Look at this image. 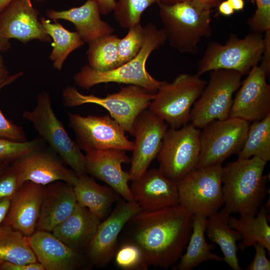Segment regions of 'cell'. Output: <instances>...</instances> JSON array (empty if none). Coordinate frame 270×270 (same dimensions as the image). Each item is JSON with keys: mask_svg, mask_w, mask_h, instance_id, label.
<instances>
[{"mask_svg": "<svg viewBox=\"0 0 270 270\" xmlns=\"http://www.w3.org/2000/svg\"><path fill=\"white\" fill-rule=\"evenodd\" d=\"M255 254L253 260L246 266L248 270H270V261L266 256V248L262 244L256 243L253 245Z\"/></svg>", "mask_w": 270, "mask_h": 270, "instance_id": "obj_41", "label": "cell"}, {"mask_svg": "<svg viewBox=\"0 0 270 270\" xmlns=\"http://www.w3.org/2000/svg\"><path fill=\"white\" fill-rule=\"evenodd\" d=\"M36 262L28 237L10 226L2 224L0 226V264Z\"/></svg>", "mask_w": 270, "mask_h": 270, "instance_id": "obj_30", "label": "cell"}, {"mask_svg": "<svg viewBox=\"0 0 270 270\" xmlns=\"http://www.w3.org/2000/svg\"><path fill=\"white\" fill-rule=\"evenodd\" d=\"M50 148L44 146L26 154L11 163L16 170L20 186L25 182L46 186L56 181H63L74 186L78 176L64 166Z\"/></svg>", "mask_w": 270, "mask_h": 270, "instance_id": "obj_17", "label": "cell"}, {"mask_svg": "<svg viewBox=\"0 0 270 270\" xmlns=\"http://www.w3.org/2000/svg\"><path fill=\"white\" fill-rule=\"evenodd\" d=\"M22 118L29 122L42 138L78 176L86 174L85 156L57 118L49 93L42 91L37 96L32 110H26Z\"/></svg>", "mask_w": 270, "mask_h": 270, "instance_id": "obj_5", "label": "cell"}, {"mask_svg": "<svg viewBox=\"0 0 270 270\" xmlns=\"http://www.w3.org/2000/svg\"><path fill=\"white\" fill-rule=\"evenodd\" d=\"M31 0H14L0 12V35L23 43L33 40L50 42L51 38L38 18Z\"/></svg>", "mask_w": 270, "mask_h": 270, "instance_id": "obj_19", "label": "cell"}, {"mask_svg": "<svg viewBox=\"0 0 270 270\" xmlns=\"http://www.w3.org/2000/svg\"><path fill=\"white\" fill-rule=\"evenodd\" d=\"M242 75L230 70L211 71L208 83L194 103L190 121L198 128H202L214 120L229 117L232 96L242 84Z\"/></svg>", "mask_w": 270, "mask_h": 270, "instance_id": "obj_10", "label": "cell"}, {"mask_svg": "<svg viewBox=\"0 0 270 270\" xmlns=\"http://www.w3.org/2000/svg\"><path fill=\"white\" fill-rule=\"evenodd\" d=\"M156 0H118L114 9V17L123 28L140 23L142 15Z\"/></svg>", "mask_w": 270, "mask_h": 270, "instance_id": "obj_34", "label": "cell"}, {"mask_svg": "<svg viewBox=\"0 0 270 270\" xmlns=\"http://www.w3.org/2000/svg\"><path fill=\"white\" fill-rule=\"evenodd\" d=\"M44 186L30 181L24 182L12 196L3 222L29 236L36 230Z\"/></svg>", "mask_w": 270, "mask_h": 270, "instance_id": "obj_22", "label": "cell"}, {"mask_svg": "<svg viewBox=\"0 0 270 270\" xmlns=\"http://www.w3.org/2000/svg\"><path fill=\"white\" fill-rule=\"evenodd\" d=\"M11 163L7 160H0V173L8 166Z\"/></svg>", "mask_w": 270, "mask_h": 270, "instance_id": "obj_52", "label": "cell"}, {"mask_svg": "<svg viewBox=\"0 0 270 270\" xmlns=\"http://www.w3.org/2000/svg\"><path fill=\"white\" fill-rule=\"evenodd\" d=\"M201 6L211 10L214 7L218 6L222 0H192Z\"/></svg>", "mask_w": 270, "mask_h": 270, "instance_id": "obj_48", "label": "cell"}, {"mask_svg": "<svg viewBox=\"0 0 270 270\" xmlns=\"http://www.w3.org/2000/svg\"><path fill=\"white\" fill-rule=\"evenodd\" d=\"M12 197L0 198V226L3 224L8 214Z\"/></svg>", "mask_w": 270, "mask_h": 270, "instance_id": "obj_46", "label": "cell"}, {"mask_svg": "<svg viewBox=\"0 0 270 270\" xmlns=\"http://www.w3.org/2000/svg\"><path fill=\"white\" fill-rule=\"evenodd\" d=\"M206 218L202 215H193L192 232L186 252L180 258V262L174 266V269L190 270L206 261L223 260L222 258L212 252L216 248L214 243L208 244L206 241L204 234Z\"/></svg>", "mask_w": 270, "mask_h": 270, "instance_id": "obj_28", "label": "cell"}, {"mask_svg": "<svg viewBox=\"0 0 270 270\" xmlns=\"http://www.w3.org/2000/svg\"><path fill=\"white\" fill-rule=\"evenodd\" d=\"M230 214L224 208L206 218V232L210 240L219 246L223 260L232 270H241L237 252V242L242 238L237 230L229 224Z\"/></svg>", "mask_w": 270, "mask_h": 270, "instance_id": "obj_27", "label": "cell"}, {"mask_svg": "<svg viewBox=\"0 0 270 270\" xmlns=\"http://www.w3.org/2000/svg\"><path fill=\"white\" fill-rule=\"evenodd\" d=\"M73 188L77 203L88 208L101 221L110 214L113 205L121 197L113 188L98 184L87 174L78 176Z\"/></svg>", "mask_w": 270, "mask_h": 270, "instance_id": "obj_26", "label": "cell"}, {"mask_svg": "<svg viewBox=\"0 0 270 270\" xmlns=\"http://www.w3.org/2000/svg\"><path fill=\"white\" fill-rule=\"evenodd\" d=\"M144 40L138 54L130 60L107 71L93 69L88 64L82 68L74 77L80 87L90 89L102 83L115 82L134 85L155 93L162 82L152 77L147 71L146 63L151 53L164 44L166 40L162 30L148 23L144 27Z\"/></svg>", "mask_w": 270, "mask_h": 270, "instance_id": "obj_3", "label": "cell"}, {"mask_svg": "<svg viewBox=\"0 0 270 270\" xmlns=\"http://www.w3.org/2000/svg\"><path fill=\"white\" fill-rule=\"evenodd\" d=\"M68 116L76 143L85 152L106 149L132 151L134 142L128 138L125 131L110 116H82L68 112Z\"/></svg>", "mask_w": 270, "mask_h": 270, "instance_id": "obj_13", "label": "cell"}, {"mask_svg": "<svg viewBox=\"0 0 270 270\" xmlns=\"http://www.w3.org/2000/svg\"><path fill=\"white\" fill-rule=\"evenodd\" d=\"M44 142L40 136L23 142L0 138V160L12 162L32 151L44 146Z\"/></svg>", "mask_w": 270, "mask_h": 270, "instance_id": "obj_37", "label": "cell"}, {"mask_svg": "<svg viewBox=\"0 0 270 270\" xmlns=\"http://www.w3.org/2000/svg\"><path fill=\"white\" fill-rule=\"evenodd\" d=\"M234 11L242 10L244 6V0H227Z\"/></svg>", "mask_w": 270, "mask_h": 270, "instance_id": "obj_49", "label": "cell"}, {"mask_svg": "<svg viewBox=\"0 0 270 270\" xmlns=\"http://www.w3.org/2000/svg\"><path fill=\"white\" fill-rule=\"evenodd\" d=\"M100 222L88 208L77 203L72 212L52 232L70 248L84 254Z\"/></svg>", "mask_w": 270, "mask_h": 270, "instance_id": "obj_25", "label": "cell"}, {"mask_svg": "<svg viewBox=\"0 0 270 270\" xmlns=\"http://www.w3.org/2000/svg\"><path fill=\"white\" fill-rule=\"evenodd\" d=\"M6 84L0 86V90ZM0 138L16 142H26L27 138L22 127L6 118L0 110Z\"/></svg>", "mask_w": 270, "mask_h": 270, "instance_id": "obj_40", "label": "cell"}, {"mask_svg": "<svg viewBox=\"0 0 270 270\" xmlns=\"http://www.w3.org/2000/svg\"><path fill=\"white\" fill-rule=\"evenodd\" d=\"M76 205L73 186L63 181L45 186L36 230L52 232L72 212Z\"/></svg>", "mask_w": 270, "mask_h": 270, "instance_id": "obj_23", "label": "cell"}, {"mask_svg": "<svg viewBox=\"0 0 270 270\" xmlns=\"http://www.w3.org/2000/svg\"><path fill=\"white\" fill-rule=\"evenodd\" d=\"M250 124L238 118L213 120L200 132V153L197 168L222 164L242 148Z\"/></svg>", "mask_w": 270, "mask_h": 270, "instance_id": "obj_12", "label": "cell"}, {"mask_svg": "<svg viewBox=\"0 0 270 270\" xmlns=\"http://www.w3.org/2000/svg\"><path fill=\"white\" fill-rule=\"evenodd\" d=\"M183 0H156V2L160 3V4H172L174 2H178L182 1Z\"/></svg>", "mask_w": 270, "mask_h": 270, "instance_id": "obj_53", "label": "cell"}, {"mask_svg": "<svg viewBox=\"0 0 270 270\" xmlns=\"http://www.w3.org/2000/svg\"><path fill=\"white\" fill-rule=\"evenodd\" d=\"M168 129L166 122L148 109L142 111L134 121V136L131 166L130 180L139 178L157 156Z\"/></svg>", "mask_w": 270, "mask_h": 270, "instance_id": "obj_15", "label": "cell"}, {"mask_svg": "<svg viewBox=\"0 0 270 270\" xmlns=\"http://www.w3.org/2000/svg\"><path fill=\"white\" fill-rule=\"evenodd\" d=\"M132 182L134 200L142 210L156 211L180 204L177 182L166 176L158 168L147 170Z\"/></svg>", "mask_w": 270, "mask_h": 270, "instance_id": "obj_21", "label": "cell"}, {"mask_svg": "<svg viewBox=\"0 0 270 270\" xmlns=\"http://www.w3.org/2000/svg\"><path fill=\"white\" fill-rule=\"evenodd\" d=\"M264 45V38L255 32L242 38L232 35L224 44L212 42L198 62L196 74L218 69L248 74L262 59Z\"/></svg>", "mask_w": 270, "mask_h": 270, "instance_id": "obj_8", "label": "cell"}, {"mask_svg": "<svg viewBox=\"0 0 270 270\" xmlns=\"http://www.w3.org/2000/svg\"><path fill=\"white\" fill-rule=\"evenodd\" d=\"M28 237L37 261L44 270H76L91 268L84 254L66 245L52 232L36 230Z\"/></svg>", "mask_w": 270, "mask_h": 270, "instance_id": "obj_20", "label": "cell"}, {"mask_svg": "<svg viewBox=\"0 0 270 270\" xmlns=\"http://www.w3.org/2000/svg\"><path fill=\"white\" fill-rule=\"evenodd\" d=\"M238 158L258 157L266 162L270 160V114L249 126Z\"/></svg>", "mask_w": 270, "mask_h": 270, "instance_id": "obj_32", "label": "cell"}, {"mask_svg": "<svg viewBox=\"0 0 270 270\" xmlns=\"http://www.w3.org/2000/svg\"><path fill=\"white\" fill-rule=\"evenodd\" d=\"M268 210L263 206L256 215L245 214L238 218L230 217V226L241 234L240 249L244 250L256 243L262 244L270 253V226L268 223Z\"/></svg>", "mask_w": 270, "mask_h": 270, "instance_id": "obj_29", "label": "cell"}, {"mask_svg": "<svg viewBox=\"0 0 270 270\" xmlns=\"http://www.w3.org/2000/svg\"><path fill=\"white\" fill-rule=\"evenodd\" d=\"M267 76L260 66L250 69L233 100L228 118L250 122L261 120L270 114V86Z\"/></svg>", "mask_w": 270, "mask_h": 270, "instance_id": "obj_16", "label": "cell"}, {"mask_svg": "<svg viewBox=\"0 0 270 270\" xmlns=\"http://www.w3.org/2000/svg\"><path fill=\"white\" fill-rule=\"evenodd\" d=\"M218 6V13L224 16H230L234 12L227 0L221 2Z\"/></svg>", "mask_w": 270, "mask_h": 270, "instance_id": "obj_47", "label": "cell"}, {"mask_svg": "<svg viewBox=\"0 0 270 270\" xmlns=\"http://www.w3.org/2000/svg\"><path fill=\"white\" fill-rule=\"evenodd\" d=\"M206 84L196 74H182L172 82L162 81L148 109L170 128H180L190 121L192 106Z\"/></svg>", "mask_w": 270, "mask_h": 270, "instance_id": "obj_7", "label": "cell"}, {"mask_svg": "<svg viewBox=\"0 0 270 270\" xmlns=\"http://www.w3.org/2000/svg\"><path fill=\"white\" fill-rule=\"evenodd\" d=\"M222 164L196 168L177 182L180 204L206 218L224 204Z\"/></svg>", "mask_w": 270, "mask_h": 270, "instance_id": "obj_11", "label": "cell"}, {"mask_svg": "<svg viewBox=\"0 0 270 270\" xmlns=\"http://www.w3.org/2000/svg\"><path fill=\"white\" fill-rule=\"evenodd\" d=\"M144 28L140 23L128 28L126 34L118 42V66L130 60L140 51L144 44Z\"/></svg>", "mask_w": 270, "mask_h": 270, "instance_id": "obj_35", "label": "cell"}, {"mask_svg": "<svg viewBox=\"0 0 270 270\" xmlns=\"http://www.w3.org/2000/svg\"><path fill=\"white\" fill-rule=\"evenodd\" d=\"M264 48L262 57V62L260 66L266 72L267 76L270 72V30L265 32Z\"/></svg>", "mask_w": 270, "mask_h": 270, "instance_id": "obj_43", "label": "cell"}, {"mask_svg": "<svg viewBox=\"0 0 270 270\" xmlns=\"http://www.w3.org/2000/svg\"><path fill=\"white\" fill-rule=\"evenodd\" d=\"M19 187L18 173L10 164L0 173V198L12 197Z\"/></svg>", "mask_w": 270, "mask_h": 270, "instance_id": "obj_39", "label": "cell"}, {"mask_svg": "<svg viewBox=\"0 0 270 270\" xmlns=\"http://www.w3.org/2000/svg\"><path fill=\"white\" fill-rule=\"evenodd\" d=\"M194 214L180 204L132 217L121 232L124 240L137 246L149 266H173L180 260L192 232Z\"/></svg>", "mask_w": 270, "mask_h": 270, "instance_id": "obj_1", "label": "cell"}, {"mask_svg": "<svg viewBox=\"0 0 270 270\" xmlns=\"http://www.w3.org/2000/svg\"><path fill=\"white\" fill-rule=\"evenodd\" d=\"M158 4L162 30L170 46L182 53H196L199 42L212 35V10L192 0Z\"/></svg>", "mask_w": 270, "mask_h": 270, "instance_id": "obj_4", "label": "cell"}, {"mask_svg": "<svg viewBox=\"0 0 270 270\" xmlns=\"http://www.w3.org/2000/svg\"><path fill=\"white\" fill-rule=\"evenodd\" d=\"M266 162L256 156L238 158L222 170L224 208L230 214L256 215L268 194Z\"/></svg>", "mask_w": 270, "mask_h": 270, "instance_id": "obj_2", "label": "cell"}, {"mask_svg": "<svg viewBox=\"0 0 270 270\" xmlns=\"http://www.w3.org/2000/svg\"><path fill=\"white\" fill-rule=\"evenodd\" d=\"M120 38L112 34L88 44V65L94 70L107 71L118 66Z\"/></svg>", "mask_w": 270, "mask_h": 270, "instance_id": "obj_33", "label": "cell"}, {"mask_svg": "<svg viewBox=\"0 0 270 270\" xmlns=\"http://www.w3.org/2000/svg\"><path fill=\"white\" fill-rule=\"evenodd\" d=\"M1 52H0V86L6 84H8L22 76V72H19L9 76L8 72L5 66Z\"/></svg>", "mask_w": 270, "mask_h": 270, "instance_id": "obj_44", "label": "cell"}, {"mask_svg": "<svg viewBox=\"0 0 270 270\" xmlns=\"http://www.w3.org/2000/svg\"><path fill=\"white\" fill-rule=\"evenodd\" d=\"M154 93L140 86L128 85L117 92L101 98L94 94H84L72 86L66 88L62 92L64 104L73 108L86 104L102 106L110 113L125 132L133 135L135 120L144 110L148 108Z\"/></svg>", "mask_w": 270, "mask_h": 270, "instance_id": "obj_6", "label": "cell"}, {"mask_svg": "<svg viewBox=\"0 0 270 270\" xmlns=\"http://www.w3.org/2000/svg\"><path fill=\"white\" fill-rule=\"evenodd\" d=\"M199 128L192 124L168 128L157 156L158 169L178 182L197 168L200 153Z\"/></svg>", "mask_w": 270, "mask_h": 270, "instance_id": "obj_9", "label": "cell"}, {"mask_svg": "<svg viewBox=\"0 0 270 270\" xmlns=\"http://www.w3.org/2000/svg\"><path fill=\"white\" fill-rule=\"evenodd\" d=\"M10 47L8 40L4 38L0 35V52H5Z\"/></svg>", "mask_w": 270, "mask_h": 270, "instance_id": "obj_50", "label": "cell"}, {"mask_svg": "<svg viewBox=\"0 0 270 270\" xmlns=\"http://www.w3.org/2000/svg\"><path fill=\"white\" fill-rule=\"evenodd\" d=\"M40 21L46 33L53 40V48L50 58L54 67L60 70L68 56L83 46L84 42L76 32H70L58 22L52 24L44 18H40Z\"/></svg>", "mask_w": 270, "mask_h": 270, "instance_id": "obj_31", "label": "cell"}, {"mask_svg": "<svg viewBox=\"0 0 270 270\" xmlns=\"http://www.w3.org/2000/svg\"><path fill=\"white\" fill-rule=\"evenodd\" d=\"M86 174L104 182L122 198L134 201L128 182V172L122 169V164L130 162L126 151L119 149L93 150L86 152Z\"/></svg>", "mask_w": 270, "mask_h": 270, "instance_id": "obj_18", "label": "cell"}, {"mask_svg": "<svg viewBox=\"0 0 270 270\" xmlns=\"http://www.w3.org/2000/svg\"><path fill=\"white\" fill-rule=\"evenodd\" d=\"M94 0L97 2L102 14H108L113 11L116 2V0Z\"/></svg>", "mask_w": 270, "mask_h": 270, "instance_id": "obj_45", "label": "cell"}, {"mask_svg": "<svg viewBox=\"0 0 270 270\" xmlns=\"http://www.w3.org/2000/svg\"><path fill=\"white\" fill-rule=\"evenodd\" d=\"M98 6L94 0H87L80 6L66 10L46 11V16L50 19L64 20L72 23L76 32L88 44L114 32V28L101 18Z\"/></svg>", "mask_w": 270, "mask_h": 270, "instance_id": "obj_24", "label": "cell"}, {"mask_svg": "<svg viewBox=\"0 0 270 270\" xmlns=\"http://www.w3.org/2000/svg\"><path fill=\"white\" fill-rule=\"evenodd\" d=\"M142 210L135 201L120 198L110 214L100 222L84 253L91 267L104 268L110 264L119 245V235L125 224Z\"/></svg>", "mask_w": 270, "mask_h": 270, "instance_id": "obj_14", "label": "cell"}, {"mask_svg": "<svg viewBox=\"0 0 270 270\" xmlns=\"http://www.w3.org/2000/svg\"><path fill=\"white\" fill-rule=\"evenodd\" d=\"M0 270H44V268L38 262L28 264L6 262L0 264Z\"/></svg>", "mask_w": 270, "mask_h": 270, "instance_id": "obj_42", "label": "cell"}, {"mask_svg": "<svg viewBox=\"0 0 270 270\" xmlns=\"http://www.w3.org/2000/svg\"><path fill=\"white\" fill-rule=\"evenodd\" d=\"M14 0H0V12H2L6 6ZM38 2H42L44 0H35Z\"/></svg>", "mask_w": 270, "mask_h": 270, "instance_id": "obj_51", "label": "cell"}, {"mask_svg": "<svg viewBox=\"0 0 270 270\" xmlns=\"http://www.w3.org/2000/svg\"><path fill=\"white\" fill-rule=\"evenodd\" d=\"M114 256L116 266L123 270H146L149 265L140 249L129 242H122Z\"/></svg>", "mask_w": 270, "mask_h": 270, "instance_id": "obj_36", "label": "cell"}, {"mask_svg": "<svg viewBox=\"0 0 270 270\" xmlns=\"http://www.w3.org/2000/svg\"><path fill=\"white\" fill-rule=\"evenodd\" d=\"M255 0L256 10L247 22L254 32H265L270 30V0Z\"/></svg>", "mask_w": 270, "mask_h": 270, "instance_id": "obj_38", "label": "cell"}]
</instances>
